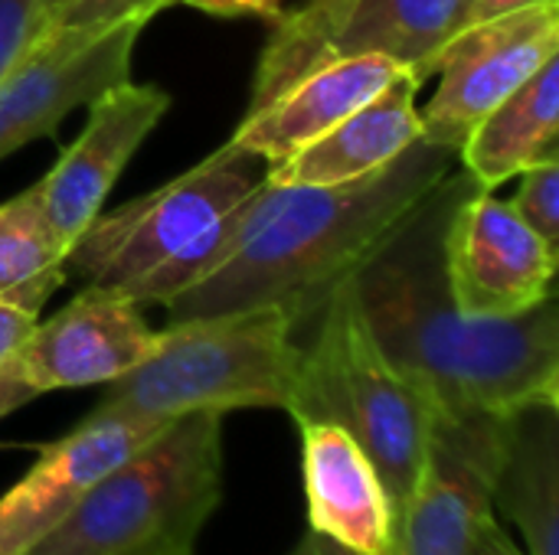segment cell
I'll return each instance as SVG.
<instances>
[{
	"instance_id": "obj_3",
	"label": "cell",
	"mask_w": 559,
	"mask_h": 555,
	"mask_svg": "<svg viewBox=\"0 0 559 555\" xmlns=\"http://www.w3.org/2000/svg\"><path fill=\"white\" fill-rule=\"evenodd\" d=\"M223 500V415L190 412L111 468L23 555H193Z\"/></svg>"
},
{
	"instance_id": "obj_19",
	"label": "cell",
	"mask_w": 559,
	"mask_h": 555,
	"mask_svg": "<svg viewBox=\"0 0 559 555\" xmlns=\"http://www.w3.org/2000/svg\"><path fill=\"white\" fill-rule=\"evenodd\" d=\"M491 504L521 530L527 555H559V406L508 415Z\"/></svg>"
},
{
	"instance_id": "obj_14",
	"label": "cell",
	"mask_w": 559,
	"mask_h": 555,
	"mask_svg": "<svg viewBox=\"0 0 559 555\" xmlns=\"http://www.w3.org/2000/svg\"><path fill=\"white\" fill-rule=\"evenodd\" d=\"M396 62L383 56H341L314 65L262 108L246 111L239 128L233 131V144L262 157L269 167L288 160L360 105L377 98L396 75H403Z\"/></svg>"
},
{
	"instance_id": "obj_21",
	"label": "cell",
	"mask_w": 559,
	"mask_h": 555,
	"mask_svg": "<svg viewBox=\"0 0 559 555\" xmlns=\"http://www.w3.org/2000/svg\"><path fill=\"white\" fill-rule=\"evenodd\" d=\"M350 0H301L298 7L285 10L275 20V29L259 56L249 108H262L269 98H275L282 88H288L295 79H301L308 69H314L331 29L344 16Z\"/></svg>"
},
{
	"instance_id": "obj_25",
	"label": "cell",
	"mask_w": 559,
	"mask_h": 555,
	"mask_svg": "<svg viewBox=\"0 0 559 555\" xmlns=\"http://www.w3.org/2000/svg\"><path fill=\"white\" fill-rule=\"evenodd\" d=\"M36 321H39L36 314L0 301V373H7L13 366L20 347L26 343L29 330L36 327Z\"/></svg>"
},
{
	"instance_id": "obj_2",
	"label": "cell",
	"mask_w": 559,
	"mask_h": 555,
	"mask_svg": "<svg viewBox=\"0 0 559 555\" xmlns=\"http://www.w3.org/2000/svg\"><path fill=\"white\" fill-rule=\"evenodd\" d=\"M455 164V147L419 137L390 167L354 183L278 186L262 180L249 196L246 245L219 272L170 298L164 304L170 321L282 307L301 327Z\"/></svg>"
},
{
	"instance_id": "obj_26",
	"label": "cell",
	"mask_w": 559,
	"mask_h": 555,
	"mask_svg": "<svg viewBox=\"0 0 559 555\" xmlns=\"http://www.w3.org/2000/svg\"><path fill=\"white\" fill-rule=\"evenodd\" d=\"M183 7H193L210 16H265L278 20L285 13L282 0H174Z\"/></svg>"
},
{
	"instance_id": "obj_8",
	"label": "cell",
	"mask_w": 559,
	"mask_h": 555,
	"mask_svg": "<svg viewBox=\"0 0 559 555\" xmlns=\"http://www.w3.org/2000/svg\"><path fill=\"white\" fill-rule=\"evenodd\" d=\"M151 13L95 29L46 26L0 82V160L56 128L108 85L131 79V56Z\"/></svg>"
},
{
	"instance_id": "obj_30",
	"label": "cell",
	"mask_w": 559,
	"mask_h": 555,
	"mask_svg": "<svg viewBox=\"0 0 559 555\" xmlns=\"http://www.w3.org/2000/svg\"><path fill=\"white\" fill-rule=\"evenodd\" d=\"M288 555H360V553H350V550H344V546H337L334 540H328V536H321V533H308L295 550Z\"/></svg>"
},
{
	"instance_id": "obj_10",
	"label": "cell",
	"mask_w": 559,
	"mask_h": 555,
	"mask_svg": "<svg viewBox=\"0 0 559 555\" xmlns=\"http://www.w3.org/2000/svg\"><path fill=\"white\" fill-rule=\"evenodd\" d=\"M557 249L495 190L468 193L445 229V278L468 317H511L554 294Z\"/></svg>"
},
{
	"instance_id": "obj_27",
	"label": "cell",
	"mask_w": 559,
	"mask_h": 555,
	"mask_svg": "<svg viewBox=\"0 0 559 555\" xmlns=\"http://www.w3.org/2000/svg\"><path fill=\"white\" fill-rule=\"evenodd\" d=\"M36 396H39V393H33L13 370L0 373V419L10 415V412H16V409H23V406L33 402Z\"/></svg>"
},
{
	"instance_id": "obj_9",
	"label": "cell",
	"mask_w": 559,
	"mask_h": 555,
	"mask_svg": "<svg viewBox=\"0 0 559 555\" xmlns=\"http://www.w3.org/2000/svg\"><path fill=\"white\" fill-rule=\"evenodd\" d=\"M559 56V3H534L465 26L436 59V92L419 108L423 137L462 147L472 128Z\"/></svg>"
},
{
	"instance_id": "obj_17",
	"label": "cell",
	"mask_w": 559,
	"mask_h": 555,
	"mask_svg": "<svg viewBox=\"0 0 559 555\" xmlns=\"http://www.w3.org/2000/svg\"><path fill=\"white\" fill-rule=\"evenodd\" d=\"M465 26H472V0H350L314 65L341 56H383L426 82L439 52Z\"/></svg>"
},
{
	"instance_id": "obj_1",
	"label": "cell",
	"mask_w": 559,
	"mask_h": 555,
	"mask_svg": "<svg viewBox=\"0 0 559 555\" xmlns=\"http://www.w3.org/2000/svg\"><path fill=\"white\" fill-rule=\"evenodd\" d=\"M481 190L459 167L445 173L347 278L386 360L436 412L511 415L559 406L557 294L511 317H468L445 278V229Z\"/></svg>"
},
{
	"instance_id": "obj_5",
	"label": "cell",
	"mask_w": 559,
	"mask_h": 555,
	"mask_svg": "<svg viewBox=\"0 0 559 555\" xmlns=\"http://www.w3.org/2000/svg\"><path fill=\"white\" fill-rule=\"evenodd\" d=\"M288 415L295 425H341L377 468L393 517L400 520L426 464L436 409L386 360L360 314L350 281L318 311V330L301 353Z\"/></svg>"
},
{
	"instance_id": "obj_16",
	"label": "cell",
	"mask_w": 559,
	"mask_h": 555,
	"mask_svg": "<svg viewBox=\"0 0 559 555\" xmlns=\"http://www.w3.org/2000/svg\"><path fill=\"white\" fill-rule=\"evenodd\" d=\"M423 82L409 72L396 75L377 98L360 105L328 134L272 164L265 180L278 186H341L390 167L423 137L419 95Z\"/></svg>"
},
{
	"instance_id": "obj_7",
	"label": "cell",
	"mask_w": 559,
	"mask_h": 555,
	"mask_svg": "<svg viewBox=\"0 0 559 555\" xmlns=\"http://www.w3.org/2000/svg\"><path fill=\"white\" fill-rule=\"evenodd\" d=\"M508 415L436 412L419 484L393 533V555H472L495 520V481L504 458Z\"/></svg>"
},
{
	"instance_id": "obj_20",
	"label": "cell",
	"mask_w": 559,
	"mask_h": 555,
	"mask_svg": "<svg viewBox=\"0 0 559 555\" xmlns=\"http://www.w3.org/2000/svg\"><path fill=\"white\" fill-rule=\"evenodd\" d=\"M66 245L52 236L36 190L0 203V301L39 317L66 275Z\"/></svg>"
},
{
	"instance_id": "obj_13",
	"label": "cell",
	"mask_w": 559,
	"mask_h": 555,
	"mask_svg": "<svg viewBox=\"0 0 559 555\" xmlns=\"http://www.w3.org/2000/svg\"><path fill=\"white\" fill-rule=\"evenodd\" d=\"M164 425L160 419L92 409L69 435L43 445L33 468L0 497V555H23L39 543L111 468L147 445Z\"/></svg>"
},
{
	"instance_id": "obj_23",
	"label": "cell",
	"mask_w": 559,
	"mask_h": 555,
	"mask_svg": "<svg viewBox=\"0 0 559 555\" xmlns=\"http://www.w3.org/2000/svg\"><path fill=\"white\" fill-rule=\"evenodd\" d=\"M43 29L46 26L36 0H0V82L26 56Z\"/></svg>"
},
{
	"instance_id": "obj_24",
	"label": "cell",
	"mask_w": 559,
	"mask_h": 555,
	"mask_svg": "<svg viewBox=\"0 0 559 555\" xmlns=\"http://www.w3.org/2000/svg\"><path fill=\"white\" fill-rule=\"evenodd\" d=\"M164 7H174V0H69L49 26L95 29V26H108V23H118L134 13L154 16Z\"/></svg>"
},
{
	"instance_id": "obj_4",
	"label": "cell",
	"mask_w": 559,
	"mask_h": 555,
	"mask_svg": "<svg viewBox=\"0 0 559 555\" xmlns=\"http://www.w3.org/2000/svg\"><path fill=\"white\" fill-rule=\"evenodd\" d=\"M282 307H246L170 321L154 353L105 386L95 412L180 419L190 412H288L305 347Z\"/></svg>"
},
{
	"instance_id": "obj_31",
	"label": "cell",
	"mask_w": 559,
	"mask_h": 555,
	"mask_svg": "<svg viewBox=\"0 0 559 555\" xmlns=\"http://www.w3.org/2000/svg\"><path fill=\"white\" fill-rule=\"evenodd\" d=\"M69 0H36V7H39V16H43V26H49L56 16H59V10L66 7Z\"/></svg>"
},
{
	"instance_id": "obj_12",
	"label": "cell",
	"mask_w": 559,
	"mask_h": 555,
	"mask_svg": "<svg viewBox=\"0 0 559 555\" xmlns=\"http://www.w3.org/2000/svg\"><path fill=\"white\" fill-rule=\"evenodd\" d=\"M167 108L170 95L164 88L138 85L131 79L108 85L88 101L82 134L59 154L52 170L33 183L39 209L66 249H72L85 226L102 213L115 180Z\"/></svg>"
},
{
	"instance_id": "obj_6",
	"label": "cell",
	"mask_w": 559,
	"mask_h": 555,
	"mask_svg": "<svg viewBox=\"0 0 559 555\" xmlns=\"http://www.w3.org/2000/svg\"><path fill=\"white\" fill-rule=\"evenodd\" d=\"M269 173V164L233 141L170 183L98 213L66 252V275L131 301L157 304L170 268Z\"/></svg>"
},
{
	"instance_id": "obj_11",
	"label": "cell",
	"mask_w": 559,
	"mask_h": 555,
	"mask_svg": "<svg viewBox=\"0 0 559 555\" xmlns=\"http://www.w3.org/2000/svg\"><path fill=\"white\" fill-rule=\"evenodd\" d=\"M157 347V330L141 304L102 285H85L49 321H36L13 360L33 393L108 386L141 366Z\"/></svg>"
},
{
	"instance_id": "obj_15",
	"label": "cell",
	"mask_w": 559,
	"mask_h": 555,
	"mask_svg": "<svg viewBox=\"0 0 559 555\" xmlns=\"http://www.w3.org/2000/svg\"><path fill=\"white\" fill-rule=\"evenodd\" d=\"M311 530L360 555H393L396 517L364 448L331 422H298Z\"/></svg>"
},
{
	"instance_id": "obj_22",
	"label": "cell",
	"mask_w": 559,
	"mask_h": 555,
	"mask_svg": "<svg viewBox=\"0 0 559 555\" xmlns=\"http://www.w3.org/2000/svg\"><path fill=\"white\" fill-rule=\"evenodd\" d=\"M514 213L557 249L559 242V160L537 164L521 173L518 193L511 196Z\"/></svg>"
},
{
	"instance_id": "obj_28",
	"label": "cell",
	"mask_w": 559,
	"mask_h": 555,
	"mask_svg": "<svg viewBox=\"0 0 559 555\" xmlns=\"http://www.w3.org/2000/svg\"><path fill=\"white\" fill-rule=\"evenodd\" d=\"M472 555H527L518 543H511L508 540V533H504V527L498 523V517L495 520H488V527L481 530V536H478V543H475V553Z\"/></svg>"
},
{
	"instance_id": "obj_29",
	"label": "cell",
	"mask_w": 559,
	"mask_h": 555,
	"mask_svg": "<svg viewBox=\"0 0 559 555\" xmlns=\"http://www.w3.org/2000/svg\"><path fill=\"white\" fill-rule=\"evenodd\" d=\"M534 3H559V0H472V23L495 20V16H504L511 10H524Z\"/></svg>"
},
{
	"instance_id": "obj_18",
	"label": "cell",
	"mask_w": 559,
	"mask_h": 555,
	"mask_svg": "<svg viewBox=\"0 0 559 555\" xmlns=\"http://www.w3.org/2000/svg\"><path fill=\"white\" fill-rule=\"evenodd\" d=\"M459 160L481 190L559 160V56L472 128L459 147Z\"/></svg>"
}]
</instances>
